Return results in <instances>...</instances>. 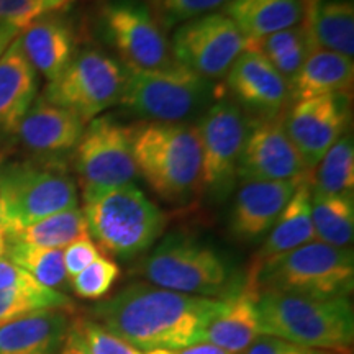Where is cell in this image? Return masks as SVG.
<instances>
[{
  "instance_id": "cell-1",
  "label": "cell",
  "mask_w": 354,
  "mask_h": 354,
  "mask_svg": "<svg viewBox=\"0 0 354 354\" xmlns=\"http://www.w3.org/2000/svg\"><path fill=\"white\" fill-rule=\"evenodd\" d=\"M223 308L225 299L131 284L97 304L92 315L140 351H179L201 343L203 331Z\"/></svg>"
},
{
  "instance_id": "cell-2",
  "label": "cell",
  "mask_w": 354,
  "mask_h": 354,
  "mask_svg": "<svg viewBox=\"0 0 354 354\" xmlns=\"http://www.w3.org/2000/svg\"><path fill=\"white\" fill-rule=\"evenodd\" d=\"M245 284L258 295L279 292L318 299L349 297L354 287V256L348 248L310 241L250 266Z\"/></svg>"
},
{
  "instance_id": "cell-3",
  "label": "cell",
  "mask_w": 354,
  "mask_h": 354,
  "mask_svg": "<svg viewBox=\"0 0 354 354\" xmlns=\"http://www.w3.org/2000/svg\"><path fill=\"white\" fill-rule=\"evenodd\" d=\"M256 305L261 335L308 348L351 351L354 310L349 297L318 299L263 292Z\"/></svg>"
},
{
  "instance_id": "cell-4",
  "label": "cell",
  "mask_w": 354,
  "mask_h": 354,
  "mask_svg": "<svg viewBox=\"0 0 354 354\" xmlns=\"http://www.w3.org/2000/svg\"><path fill=\"white\" fill-rule=\"evenodd\" d=\"M136 169L153 192L169 203H184L203 187L202 146L196 127L149 122L135 128Z\"/></svg>"
},
{
  "instance_id": "cell-5",
  "label": "cell",
  "mask_w": 354,
  "mask_h": 354,
  "mask_svg": "<svg viewBox=\"0 0 354 354\" xmlns=\"http://www.w3.org/2000/svg\"><path fill=\"white\" fill-rule=\"evenodd\" d=\"M82 214L95 245L122 259L149 250L166 225L165 214L135 184L84 196Z\"/></svg>"
},
{
  "instance_id": "cell-6",
  "label": "cell",
  "mask_w": 354,
  "mask_h": 354,
  "mask_svg": "<svg viewBox=\"0 0 354 354\" xmlns=\"http://www.w3.org/2000/svg\"><path fill=\"white\" fill-rule=\"evenodd\" d=\"M140 272L161 289L212 299H227L245 284L218 251L179 233L159 243Z\"/></svg>"
},
{
  "instance_id": "cell-7",
  "label": "cell",
  "mask_w": 354,
  "mask_h": 354,
  "mask_svg": "<svg viewBox=\"0 0 354 354\" xmlns=\"http://www.w3.org/2000/svg\"><path fill=\"white\" fill-rule=\"evenodd\" d=\"M209 94V79L171 61L154 69H127L118 104L148 120L179 123L201 109Z\"/></svg>"
},
{
  "instance_id": "cell-8",
  "label": "cell",
  "mask_w": 354,
  "mask_h": 354,
  "mask_svg": "<svg viewBox=\"0 0 354 354\" xmlns=\"http://www.w3.org/2000/svg\"><path fill=\"white\" fill-rule=\"evenodd\" d=\"M125 84V66L99 48H84L48 84L43 99L76 113L86 123L118 104Z\"/></svg>"
},
{
  "instance_id": "cell-9",
  "label": "cell",
  "mask_w": 354,
  "mask_h": 354,
  "mask_svg": "<svg viewBox=\"0 0 354 354\" xmlns=\"http://www.w3.org/2000/svg\"><path fill=\"white\" fill-rule=\"evenodd\" d=\"M133 136L135 128L109 115L91 120L76 146V171L82 196L133 184L138 174Z\"/></svg>"
},
{
  "instance_id": "cell-10",
  "label": "cell",
  "mask_w": 354,
  "mask_h": 354,
  "mask_svg": "<svg viewBox=\"0 0 354 354\" xmlns=\"http://www.w3.org/2000/svg\"><path fill=\"white\" fill-rule=\"evenodd\" d=\"M0 184L15 230L59 212L77 209L76 183L57 166L32 162L8 166L0 171Z\"/></svg>"
},
{
  "instance_id": "cell-11",
  "label": "cell",
  "mask_w": 354,
  "mask_h": 354,
  "mask_svg": "<svg viewBox=\"0 0 354 354\" xmlns=\"http://www.w3.org/2000/svg\"><path fill=\"white\" fill-rule=\"evenodd\" d=\"M99 21L104 38L127 69H154L171 63V48L149 8L138 0H107Z\"/></svg>"
},
{
  "instance_id": "cell-12",
  "label": "cell",
  "mask_w": 354,
  "mask_h": 354,
  "mask_svg": "<svg viewBox=\"0 0 354 354\" xmlns=\"http://www.w3.org/2000/svg\"><path fill=\"white\" fill-rule=\"evenodd\" d=\"M248 48V39L223 12L184 21L172 37L177 63L205 79L221 77Z\"/></svg>"
},
{
  "instance_id": "cell-13",
  "label": "cell",
  "mask_w": 354,
  "mask_h": 354,
  "mask_svg": "<svg viewBox=\"0 0 354 354\" xmlns=\"http://www.w3.org/2000/svg\"><path fill=\"white\" fill-rule=\"evenodd\" d=\"M202 146V183L216 197H225L236 177L248 122L234 102L220 100L196 127Z\"/></svg>"
},
{
  "instance_id": "cell-14",
  "label": "cell",
  "mask_w": 354,
  "mask_h": 354,
  "mask_svg": "<svg viewBox=\"0 0 354 354\" xmlns=\"http://www.w3.org/2000/svg\"><path fill=\"white\" fill-rule=\"evenodd\" d=\"M308 167L292 143L284 117H261L248 123L236 176L245 180H292L307 176Z\"/></svg>"
},
{
  "instance_id": "cell-15",
  "label": "cell",
  "mask_w": 354,
  "mask_h": 354,
  "mask_svg": "<svg viewBox=\"0 0 354 354\" xmlns=\"http://www.w3.org/2000/svg\"><path fill=\"white\" fill-rule=\"evenodd\" d=\"M349 122V97L330 94L297 100L284 117V127L292 143L308 169L315 167Z\"/></svg>"
},
{
  "instance_id": "cell-16",
  "label": "cell",
  "mask_w": 354,
  "mask_h": 354,
  "mask_svg": "<svg viewBox=\"0 0 354 354\" xmlns=\"http://www.w3.org/2000/svg\"><path fill=\"white\" fill-rule=\"evenodd\" d=\"M305 177L292 180H245L230 215L233 236L238 241L253 243L269 233Z\"/></svg>"
},
{
  "instance_id": "cell-17",
  "label": "cell",
  "mask_w": 354,
  "mask_h": 354,
  "mask_svg": "<svg viewBox=\"0 0 354 354\" xmlns=\"http://www.w3.org/2000/svg\"><path fill=\"white\" fill-rule=\"evenodd\" d=\"M227 74L232 94L263 117L281 115L292 97L290 84L253 48H246Z\"/></svg>"
},
{
  "instance_id": "cell-18",
  "label": "cell",
  "mask_w": 354,
  "mask_h": 354,
  "mask_svg": "<svg viewBox=\"0 0 354 354\" xmlns=\"http://www.w3.org/2000/svg\"><path fill=\"white\" fill-rule=\"evenodd\" d=\"M86 123L76 113L38 99L21 118L19 138L26 148L39 154H57L76 148Z\"/></svg>"
},
{
  "instance_id": "cell-19",
  "label": "cell",
  "mask_w": 354,
  "mask_h": 354,
  "mask_svg": "<svg viewBox=\"0 0 354 354\" xmlns=\"http://www.w3.org/2000/svg\"><path fill=\"white\" fill-rule=\"evenodd\" d=\"M19 41L33 69L50 82L68 68L76 55L73 28L56 15H39L19 33Z\"/></svg>"
},
{
  "instance_id": "cell-20",
  "label": "cell",
  "mask_w": 354,
  "mask_h": 354,
  "mask_svg": "<svg viewBox=\"0 0 354 354\" xmlns=\"http://www.w3.org/2000/svg\"><path fill=\"white\" fill-rule=\"evenodd\" d=\"M69 310H39L0 326V354H55L69 328Z\"/></svg>"
},
{
  "instance_id": "cell-21",
  "label": "cell",
  "mask_w": 354,
  "mask_h": 354,
  "mask_svg": "<svg viewBox=\"0 0 354 354\" xmlns=\"http://www.w3.org/2000/svg\"><path fill=\"white\" fill-rule=\"evenodd\" d=\"M37 88V71L26 59L17 35L0 56V131H17L21 118L33 105Z\"/></svg>"
},
{
  "instance_id": "cell-22",
  "label": "cell",
  "mask_w": 354,
  "mask_h": 354,
  "mask_svg": "<svg viewBox=\"0 0 354 354\" xmlns=\"http://www.w3.org/2000/svg\"><path fill=\"white\" fill-rule=\"evenodd\" d=\"M258 294L243 284L225 299V308L203 331L201 343H209L232 354L245 353L261 335Z\"/></svg>"
},
{
  "instance_id": "cell-23",
  "label": "cell",
  "mask_w": 354,
  "mask_h": 354,
  "mask_svg": "<svg viewBox=\"0 0 354 354\" xmlns=\"http://www.w3.org/2000/svg\"><path fill=\"white\" fill-rule=\"evenodd\" d=\"M353 59L338 53L313 46L290 82V94L295 100L312 97L346 94L353 88Z\"/></svg>"
},
{
  "instance_id": "cell-24",
  "label": "cell",
  "mask_w": 354,
  "mask_h": 354,
  "mask_svg": "<svg viewBox=\"0 0 354 354\" xmlns=\"http://www.w3.org/2000/svg\"><path fill=\"white\" fill-rule=\"evenodd\" d=\"M308 0H232L223 13L248 41L264 38L302 21Z\"/></svg>"
},
{
  "instance_id": "cell-25",
  "label": "cell",
  "mask_w": 354,
  "mask_h": 354,
  "mask_svg": "<svg viewBox=\"0 0 354 354\" xmlns=\"http://www.w3.org/2000/svg\"><path fill=\"white\" fill-rule=\"evenodd\" d=\"M310 177H305L299 187L295 189L294 196L287 202L284 210L277 216L276 223L269 230L268 238L261 246L258 254L254 256L253 264H259L274 256L284 254L287 251L315 241L312 225V187L308 183Z\"/></svg>"
},
{
  "instance_id": "cell-26",
  "label": "cell",
  "mask_w": 354,
  "mask_h": 354,
  "mask_svg": "<svg viewBox=\"0 0 354 354\" xmlns=\"http://www.w3.org/2000/svg\"><path fill=\"white\" fill-rule=\"evenodd\" d=\"M304 20L317 46L353 59L354 8L351 0H308Z\"/></svg>"
},
{
  "instance_id": "cell-27",
  "label": "cell",
  "mask_w": 354,
  "mask_h": 354,
  "mask_svg": "<svg viewBox=\"0 0 354 354\" xmlns=\"http://www.w3.org/2000/svg\"><path fill=\"white\" fill-rule=\"evenodd\" d=\"M313 46L317 44L313 43L304 19L299 25L290 28L281 30L254 41H248V48H253L259 55H263L289 84L299 73L300 66L304 64L305 57Z\"/></svg>"
},
{
  "instance_id": "cell-28",
  "label": "cell",
  "mask_w": 354,
  "mask_h": 354,
  "mask_svg": "<svg viewBox=\"0 0 354 354\" xmlns=\"http://www.w3.org/2000/svg\"><path fill=\"white\" fill-rule=\"evenodd\" d=\"M310 210L317 241L336 248L351 245L354 234L353 196L312 192Z\"/></svg>"
},
{
  "instance_id": "cell-29",
  "label": "cell",
  "mask_w": 354,
  "mask_h": 354,
  "mask_svg": "<svg viewBox=\"0 0 354 354\" xmlns=\"http://www.w3.org/2000/svg\"><path fill=\"white\" fill-rule=\"evenodd\" d=\"M84 236H88L86 216L82 210L71 209L35 221L28 227L15 230L10 234L8 243L19 241L24 245L48 248V250H63Z\"/></svg>"
},
{
  "instance_id": "cell-30",
  "label": "cell",
  "mask_w": 354,
  "mask_h": 354,
  "mask_svg": "<svg viewBox=\"0 0 354 354\" xmlns=\"http://www.w3.org/2000/svg\"><path fill=\"white\" fill-rule=\"evenodd\" d=\"M3 258L19 266L44 287L53 290H64L71 287L64 268L63 250H48L12 241L8 243Z\"/></svg>"
},
{
  "instance_id": "cell-31",
  "label": "cell",
  "mask_w": 354,
  "mask_h": 354,
  "mask_svg": "<svg viewBox=\"0 0 354 354\" xmlns=\"http://www.w3.org/2000/svg\"><path fill=\"white\" fill-rule=\"evenodd\" d=\"M51 308L73 312L74 305L63 292L53 290L39 282L0 290V326L39 310Z\"/></svg>"
},
{
  "instance_id": "cell-32",
  "label": "cell",
  "mask_w": 354,
  "mask_h": 354,
  "mask_svg": "<svg viewBox=\"0 0 354 354\" xmlns=\"http://www.w3.org/2000/svg\"><path fill=\"white\" fill-rule=\"evenodd\" d=\"M354 189V145L353 136L343 133L318 162L315 190L318 194L353 196Z\"/></svg>"
},
{
  "instance_id": "cell-33",
  "label": "cell",
  "mask_w": 354,
  "mask_h": 354,
  "mask_svg": "<svg viewBox=\"0 0 354 354\" xmlns=\"http://www.w3.org/2000/svg\"><path fill=\"white\" fill-rule=\"evenodd\" d=\"M66 339L84 354H143L99 322L86 317H77L69 323Z\"/></svg>"
},
{
  "instance_id": "cell-34",
  "label": "cell",
  "mask_w": 354,
  "mask_h": 354,
  "mask_svg": "<svg viewBox=\"0 0 354 354\" xmlns=\"http://www.w3.org/2000/svg\"><path fill=\"white\" fill-rule=\"evenodd\" d=\"M120 274V266L112 259L100 256L77 276L71 279V287L77 297L86 300H100L112 290Z\"/></svg>"
},
{
  "instance_id": "cell-35",
  "label": "cell",
  "mask_w": 354,
  "mask_h": 354,
  "mask_svg": "<svg viewBox=\"0 0 354 354\" xmlns=\"http://www.w3.org/2000/svg\"><path fill=\"white\" fill-rule=\"evenodd\" d=\"M228 2L232 0H161L159 8H161L162 20L171 26L207 15L215 8L225 7Z\"/></svg>"
},
{
  "instance_id": "cell-36",
  "label": "cell",
  "mask_w": 354,
  "mask_h": 354,
  "mask_svg": "<svg viewBox=\"0 0 354 354\" xmlns=\"http://www.w3.org/2000/svg\"><path fill=\"white\" fill-rule=\"evenodd\" d=\"M351 351H333V349H317L302 346L284 339L274 338V336L259 335L250 348L241 354H349Z\"/></svg>"
},
{
  "instance_id": "cell-37",
  "label": "cell",
  "mask_w": 354,
  "mask_h": 354,
  "mask_svg": "<svg viewBox=\"0 0 354 354\" xmlns=\"http://www.w3.org/2000/svg\"><path fill=\"white\" fill-rule=\"evenodd\" d=\"M99 258L100 251L91 236H84L81 240L71 243V245L66 246L63 251L64 268L69 279L77 276L79 272L84 271L87 266H91Z\"/></svg>"
},
{
  "instance_id": "cell-38",
  "label": "cell",
  "mask_w": 354,
  "mask_h": 354,
  "mask_svg": "<svg viewBox=\"0 0 354 354\" xmlns=\"http://www.w3.org/2000/svg\"><path fill=\"white\" fill-rule=\"evenodd\" d=\"M39 13L38 0H0V26L24 30Z\"/></svg>"
},
{
  "instance_id": "cell-39",
  "label": "cell",
  "mask_w": 354,
  "mask_h": 354,
  "mask_svg": "<svg viewBox=\"0 0 354 354\" xmlns=\"http://www.w3.org/2000/svg\"><path fill=\"white\" fill-rule=\"evenodd\" d=\"M35 279L28 272L13 264L7 258H0V290L35 284Z\"/></svg>"
},
{
  "instance_id": "cell-40",
  "label": "cell",
  "mask_w": 354,
  "mask_h": 354,
  "mask_svg": "<svg viewBox=\"0 0 354 354\" xmlns=\"http://www.w3.org/2000/svg\"><path fill=\"white\" fill-rule=\"evenodd\" d=\"M13 232H15V227H13L10 214H8L6 192H3L2 184H0V258L6 256L8 240H10V234Z\"/></svg>"
},
{
  "instance_id": "cell-41",
  "label": "cell",
  "mask_w": 354,
  "mask_h": 354,
  "mask_svg": "<svg viewBox=\"0 0 354 354\" xmlns=\"http://www.w3.org/2000/svg\"><path fill=\"white\" fill-rule=\"evenodd\" d=\"M176 354H232L225 349H221L218 346H214V344L209 343H197L192 344V346L179 349V351H174Z\"/></svg>"
},
{
  "instance_id": "cell-42",
  "label": "cell",
  "mask_w": 354,
  "mask_h": 354,
  "mask_svg": "<svg viewBox=\"0 0 354 354\" xmlns=\"http://www.w3.org/2000/svg\"><path fill=\"white\" fill-rule=\"evenodd\" d=\"M74 0H38V6H39V13L44 15V13H51L59 10V8L68 7L69 3H73Z\"/></svg>"
},
{
  "instance_id": "cell-43",
  "label": "cell",
  "mask_w": 354,
  "mask_h": 354,
  "mask_svg": "<svg viewBox=\"0 0 354 354\" xmlns=\"http://www.w3.org/2000/svg\"><path fill=\"white\" fill-rule=\"evenodd\" d=\"M20 33V30L12 28V26H0V56L3 55V51L10 46V43L17 38V35Z\"/></svg>"
},
{
  "instance_id": "cell-44",
  "label": "cell",
  "mask_w": 354,
  "mask_h": 354,
  "mask_svg": "<svg viewBox=\"0 0 354 354\" xmlns=\"http://www.w3.org/2000/svg\"><path fill=\"white\" fill-rule=\"evenodd\" d=\"M61 354H84L81 349L74 346L73 343H69L68 339L64 338V343H63V348H61Z\"/></svg>"
},
{
  "instance_id": "cell-45",
  "label": "cell",
  "mask_w": 354,
  "mask_h": 354,
  "mask_svg": "<svg viewBox=\"0 0 354 354\" xmlns=\"http://www.w3.org/2000/svg\"><path fill=\"white\" fill-rule=\"evenodd\" d=\"M146 354H176V353L167 351V349H151V351H146Z\"/></svg>"
}]
</instances>
